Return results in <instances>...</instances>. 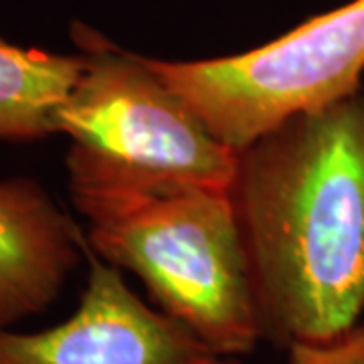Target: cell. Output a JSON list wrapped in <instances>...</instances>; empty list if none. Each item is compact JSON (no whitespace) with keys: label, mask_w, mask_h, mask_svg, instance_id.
Listing matches in <instances>:
<instances>
[{"label":"cell","mask_w":364,"mask_h":364,"mask_svg":"<svg viewBox=\"0 0 364 364\" xmlns=\"http://www.w3.org/2000/svg\"><path fill=\"white\" fill-rule=\"evenodd\" d=\"M148 63L219 140L243 150L289 117L360 93L364 0L312 16L251 51Z\"/></svg>","instance_id":"277c9868"},{"label":"cell","mask_w":364,"mask_h":364,"mask_svg":"<svg viewBox=\"0 0 364 364\" xmlns=\"http://www.w3.org/2000/svg\"><path fill=\"white\" fill-rule=\"evenodd\" d=\"M231 198L263 340L287 350L363 322V91L239 150Z\"/></svg>","instance_id":"6da1fadb"},{"label":"cell","mask_w":364,"mask_h":364,"mask_svg":"<svg viewBox=\"0 0 364 364\" xmlns=\"http://www.w3.org/2000/svg\"><path fill=\"white\" fill-rule=\"evenodd\" d=\"M69 35L83 71L59 112L67 184L231 191L239 150L219 140L148 63L87 23Z\"/></svg>","instance_id":"3957f363"},{"label":"cell","mask_w":364,"mask_h":364,"mask_svg":"<svg viewBox=\"0 0 364 364\" xmlns=\"http://www.w3.org/2000/svg\"><path fill=\"white\" fill-rule=\"evenodd\" d=\"M67 188L91 253L134 273L158 310L221 354L257 348L263 334L231 191Z\"/></svg>","instance_id":"7a4b0ae2"},{"label":"cell","mask_w":364,"mask_h":364,"mask_svg":"<svg viewBox=\"0 0 364 364\" xmlns=\"http://www.w3.org/2000/svg\"><path fill=\"white\" fill-rule=\"evenodd\" d=\"M83 71V57L18 47L0 37V142L59 134V112Z\"/></svg>","instance_id":"52a82bcc"},{"label":"cell","mask_w":364,"mask_h":364,"mask_svg":"<svg viewBox=\"0 0 364 364\" xmlns=\"http://www.w3.org/2000/svg\"><path fill=\"white\" fill-rule=\"evenodd\" d=\"M85 259L87 279L73 314L35 332L0 328V364H243L144 301L87 243Z\"/></svg>","instance_id":"5b68a950"},{"label":"cell","mask_w":364,"mask_h":364,"mask_svg":"<svg viewBox=\"0 0 364 364\" xmlns=\"http://www.w3.org/2000/svg\"><path fill=\"white\" fill-rule=\"evenodd\" d=\"M286 352V364H364V320L336 338L301 342Z\"/></svg>","instance_id":"ba28073f"},{"label":"cell","mask_w":364,"mask_h":364,"mask_svg":"<svg viewBox=\"0 0 364 364\" xmlns=\"http://www.w3.org/2000/svg\"><path fill=\"white\" fill-rule=\"evenodd\" d=\"M85 257L75 223L35 178H0V328L47 312Z\"/></svg>","instance_id":"8992f818"}]
</instances>
